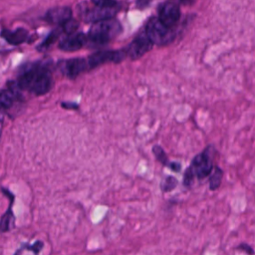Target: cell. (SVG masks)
<instances>
[{
	"instance_id": "6",
	"label": "cell",
	"mask_w": 255,
	"mask_h": 255,
	"mask_svg": "<svg viewBox=\"0 0 255 255\" xmlns=\"http://www.w3.org/2000/svg\"><path fill=\"white\" fill-rule=\"evenodd\" d=\"M153 44L145 34V32H140L127 47L126 54L132 60H136L143 56L145 53H147L151 48Z\"/></svg>"
},
{
	"instance_id": "21",
	"label": "cell",
	"mask_w": 255,
	"mask_h": 255,
	"mask_svg": "<svg viewBox=\"0 0 255 255\" xmlns=\"http://www.w3.org/2000/svg\"><path fill=\"white\" fill-rule=\"evenodd\" d=\"M149 1H150V0H137V1H136V6H137L138 8H144V7L148 4Z\"/></svg>"
},
{
	"instance_id": "22",
	"label": "cell",
	"mask_w": 255,
	"mask_h": 255,
	"mask_svg": "<svg viewBox=\"0 0 255 255\" xmlns=\"http://www.w3.org/2000/svg\"><path fill=\"white\" fill-rule=\"evenodd\" d=\"M70 105H68V103H62V107L65 108V109H78V105L77 104H74V103H69Z\"/></svg>"
},
{
	"instance_id": "5",
	"label": "cell",
	"mask_w": 255,
	"mask_h": 255,
	"mask_svg": "<svg viewBox=\"0 0 255 255\" xmlns=\"http://www.w3.org/2000/svg\"><path fill=\"white\" fill-rule=\"evenodd\" d=\"M58 68L61 73L69 79H75L83 72L90 70L87 59L73 58L68 60H62L58 63Z\"/></svg>"
},
{
	"instance_id": "1",
	"label": "cell",
	"mask_w": 255,
	"mask_h": 255,
	"mask_svg": "<svg viewBox=\"0 0 255 255\" xmlns=\"http://www.w3.org/2000/svg\"><path fill=\"white\" fill-rule=\"evenodd\" d=\"M16 84L21 90L42 96L52 89L54 82L48 65L39 62L27 67V69L20 74Z\"/></svg>"
},
{
	"instance_id": "23",
	"label": "cell",
	"mask_w": 255,
	"mask_h": 255,
	"mask_svg": "<svg viewBox=\"0 0 255 255\" xmlns=\"http://www.w3.org/2000/svg\"><path fill=\"white\" fill-rule=\"evenodd\" d=\"M193 0H181V2H183V3H185V4H189V3H191Z\"/></svg>"
},
{
	"instance_id": "15",
	"label": "cell",
	"mask_w": 255,
	"mask_h": 255,
	"mask_svg": "<svg viewBox=\"0 0 255 255\" xmlns=\"http://www.w3.org/2000/svg\"><path fill=\"white\" fill-rule=\"evenodd\" d=\"M212 173L209 177V188L211 190H215L217 189L222 181V177H223V171L221 168H219L218 166H215L214 169H212Z\"/></svg>"
},
{
	"instance_id": "8",
	"label": "cell",
	"mask_w": 255,
	"mask_h": 255,
	"mask_svg": "<svg viewBox=\"0 0 255 255\" xmlns=\"http://www.w3.org/2000/svg\"><path fill=\"white\" fill-rule=\"evenodd\" d=\"M159 21L168 28H174L180 19L179 6L171 1L165 2L158 8Z\"/></svg>"
},
{
	"instance_id": "3",
	"label": "cell",
	"mask_w": 255,
	"mask_h": 255,
	"mask_svg": "<svg viewBox=\"0 0 255 255\" xmlns=\"http://www.w3.org/2000/svg\"><path fill=\"white\" fill-rule=\"evenodd\" d=\"M144 32L152 44L158 46L169 44L175 37L173 29L166 27L159 21L158 18L155 17L148 20Z\"/></svg>"
},
{
	"instance_id": "2",
	"label": "cell",
	"mask_w": 255,
	"mask_h": 255,
	"mask_svg": "<svg viewBox=\"0 0 255 255\" xmlns=\"http://www.w3.org/2000/svg\"><path fill=\"white\" fill-rule=\"evenodd\" d=\"M121 32V23L114 18H110L94 22L89 30L87 38L94 44L103 45L114 40Z\"/></svg>"
},
{
	"instance_id": "9",
	"label": "cell",
	"mask_w": 255,
	"mask_h": 255,
	"mask_svg": "<svg viewBox=\"0 0 255 255\" xmlns=\"http://www.w3.org/2000/svg\"><path fill=\"white\" fill-rule=\"evenodd\" d=\"M87 40L88 38L84 33L75 31L67 34V36L59 42V48L65 52H74L83 48L86 45Z\"/></svg>"
},
{
	"instance_id": "20",
	"label": "cell",
	"mask_w": 255,
	"mask_h": 255,
	"mask_svg": "<svg viewBox=\"0 0 255 255\" xmlns=\"http://www.w3.org/2000/svg\"><path fill=\"white\" fill-rule=\"evenodd\" d=\"M238 248H239V249H243V250H245L246 252H248V253H250V254H253V253H254L253 249L250 248V246H248V245H246V244H241V245L238 246Z\"/></svg>"
},
{
	"instance_id": "14",
	"label": "cell",
	"mask_w": 255,
	"mask_h": 255,
	"mask_svg": "<svg viewBox=\"0 0 255 255\" xmlns=\"http://www.w3.org/2000/svg\"><path fill=\"white\" fill-rule=\"evenodd\" d=\"M14 226V215L10 208L3 214L0 221V232L9 231Z\"/></svg>"
},
{
	"instance_id": "11",
	"label": "cell",
	"mask_w": 255,
	"mask_h": 255,
	"mask_svg": "<svg viewBox=\"0 0 255 255\" xmlns=\"http://www.w3.org/2000/svg\"><path fill=\"white\" fill-rule=\"evenodd\" d=\"M72 18V10L67 6L54 7L47 11L45 20L51 24L63 25L65 22Z\"/></svg>"
},
{
	"instance_id": "18",
	"label": "cell",
	"mask_w": 255,
	"mask_h": 255,
	"mask_svg": "<svg viewBox=\"0 0 255 255\" xmlns=\"http://www.w3.org/2000/svg\"><path fill=\"white\" fill-rule=\"evenodd\" d=\"M177 184V180L173 176H167L164 178V180L161 182V189L164 192H169L171 191Z\"/></svg>"
},
{
	"instance_id": "17",
	"label": "cell",
	"mask_w": 255,
	"mask_h": 255,
	"mask_svg": "<svg viewBox=\"0 0 255 255\" xmlns=\"http://www.w3.org/2000/svg\"><path fill=\"white\" fill-rule=\"evenodd\" d=\"M152 151H153L156 159L159 162H161L163 165H166V166L170 165V162H169V160H168V158H167V156H166V154H165V152H164V150L162 149L161 146L153 145Z\"/></svg>"
},
{
	"instance_id": "16",
	"label": "cell",
	"mask_w": 255,
	"mask_h": 255,
	"mask_svg": "<svg viewBox=\"0 0 255 255\" xmlns=\"http://www.w3.org/2000/svg\"><path fill=\"white\" fill-rule=\"evenodd\" d=\"M60 35V31L59 30H54L52 31L47 37L46 39L38 46V50L39 51H44V50H47L59 37Z\"/></svg>"
},
{
	"instance_id": "10",
	"label": "cell",
	"mask_w": 255,
	"mask_h": 255,
	"mask_svg": "<svg viewBox=\"0 0 255 255\" xmlns=\"http://www.w3.org/2000/svg\"><path fill=\"white\" fill-rule=\"evenodd\" d=\"M117 6H97L92 9H88L85 12L84 18L88 22H97L105 19L113 18L117 14Z\"/></svg>"
},
{
	"instance_id": "12",
	"label": "cell",
	"mask_w": 255,
	"mask_h": 255,
	"mask_svg": "<svg viewBox=\"0 0 255 255\" xmlns=\"http://www.w3.org/2000/svg\"><path fill=\"white\" fill-rule=\"evenodd\" d=\"M20 90L16 83H11L8 89L0 91V112L9 109L16 100L20 99Z\"/></svg>"
},
{
	"instance_id": "4",
	"label": "cell",
	"mask_w": 255,
	"mask_h": 255,
	"mask_svg": "<svg viewBox=\"0 0 255 255\" xmlns=\"http://www.w3.org/2000/svg\"><path fill=\"white\" fill-rule=\"evenodd\" d=\"M212 146L206 147L201 153H198L191 161V164L187 167V171L191 174V176L202 179L210 174L213 169V162L211 153Z\"/></svg>"
},
{
	"instance_id": "19",
	"label": "cell",
	"mask_w": 255,
	"mask_h": 255,
	"mask_svg": "<svg viewBox=\"0 0 255 255\" xmlns=\"http://www.w3.org/2000/svg\"><path fill=\"white\" fill-rule=\"evenodd\" d=\"M97 6H117L116 0H92Z\"/></svg>"
},
{
	"instance_id": "13",
	"label": "cell",
	"mask_w": 255,
	"mask_h": 255,
	"mask_svg": "<svg viewBox=\"0 0 255 255\" xmlns=\"http://www.w3.org/2000/svg\"><path fill=\"white\" fill-rule=\"evenodd\" d=\"M1 36L11 45H20L28 39V31L24 28H18L14 31L3 30Z\"/></svg>"
},
{
	"instance_id": "7",
	"label": "cell",
	"mask_w": 255,
	"mask_h": 255,
	"mask_svg": "<svg viewBox=\"0 0 255 255\" xmlns=\"http://www.w3.org/2000/svg\"><path fill=\"white\" fill-rule=\"evenodd\" d=\"M126 51H100L87 58L90 70L106 63H120L126 58Z\"/></svg>"
}]
</instances>
